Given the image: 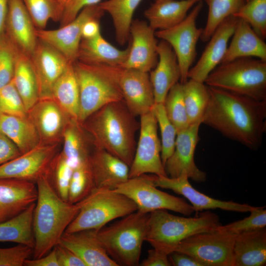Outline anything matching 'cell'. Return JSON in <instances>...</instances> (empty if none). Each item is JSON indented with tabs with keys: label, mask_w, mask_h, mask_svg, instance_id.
I'll use <instances>...</instances> for the list:
<instances>
[{
	"label": "cell",
	"mask_w": 266,
	"mask_h": 266,
	"mask_svg": "<svg viewBox=\"0 0 266 266\" xmlns=\"http://www.w3.org/2000/svg\"><path fill=\"white\" fill-rule=\"evenodd\" d=\"M208 88L209 100L201 124L251 150L258 149L266 131V100Z\"/></svg>",
	"instance_id": "obj_1"
},
{
	"label": "cell",
	"mask_w": 266,
	"mask_h": 266,
	"mask_svg": "<svg viewBox=\"0 0 266 266\" xmlns=\"http://www.w3.org/2000/svg\"><path fill=\"white\" fill-rule=\"evenodd\" d=\"M123 100L107 104L80 123L94 146L106 150L130 166L139 123Z\"/></svg>",
	"instance_id": "obj_2"
},
{
	"label": "cell",
	"mask_w": 266,
	"mask_h": 266,
	"mask_svg": "<svg viewBox=\"0 0 266 266\" xmlns=\"http://www.w3.org/2000/svg\"><path fill=\"white\" fill-rule=\"evenodd\" d=\"M36 184L37 197L33 218V259L46 255L59 244L80 208L79 201L72 203L60 197L49 175L40 177Z\"/></svg>",
	"instance_id": "obj_3"
},
{
	"label": "cell",
	"mask_w": 266,
	"mask_h": 266,
	"mask_svg": "<svg viewBox=\"0 0 266 266\" xmlns=\"http://www.w3.org/2000/svg\"><path fill=\"white\" fill-rule=\"evenodd\" d=\"M221 225L219 216L206 211L194 217L176 216L161 209L149 214L145 241L169 255L185 239L197 233L215 230Z\"/></svg>",
	"instance_id": "obj_4"
},
{
	"label": "cell",
	"mask_w": 266,
	"mask_h": 266,
	"mask_svg": "<svg viewBox=\"0 0 266 266\" xmlns=\"http://www.w3.org/2000/svg\"><path fill=\"white\" fill-rule=\"evenodd\" d=\"M73 66L79 91V123L102 106L123 100L118 81L122 67L78 61Z\"/></svg>",
	"instance_id": "obj_5"
},
{
	"label": "cell",
	"mask_w": 266,
	"mask_h": 266,
	"mask_svg": "<svg viewBox=\"0 0 266 266\" xmlns=\"http://www.w3.org/2000/svg\"><path fill=\"white\" fill-rule=\"evenodd\" d=\"M149 214L137 210L97 230L99 241L118 266L139 265Z\"/></svg>",
	"instance_id": "obj_6"
},
{
	"label": "cell",
	"mask_w": 266,
	"mask_h": 266,
	"mask_svg": "<svg viewBox=\"0 0 266 266\" xmlns=\"http://www.w3.org/2000/svg\"><path fill=\"white\" fill-rule=\"evenodd\" d=\"M204 83L257 100H266V61L248 57L221 63L210 73Z\"/></svg>",
	"instance_id": "obj_7"
},
{
	"label": "cell",
	"mask_w": 266,
	"mask_h": 266,
	"mask_svg": "<svg viewBox=\"0 0 266 266\" xmlns=\"http://www.w3.org/2000/svg\"><path fill=\"white\" fill-rule=\"evenodd\" d=\"M79 202V211L66 233L99 230L109 222L137 210L132 200L114 189L95 188Z\"/></svg>",
	"instance_id": "obj_8"
},
{
	"label": "cell",
	"mask_w": 266,
	"mask_h": 266,
	"mask_svg": "<svg viewBox=\"0 0 266 266\" xmlns=\"http://www.w3.org/2000/svg\"><path fill=\"white\" fill-rule=\"evenodd\" d=\"M114 190L132 200L141 212L166 209L189 216L195 211L184 199L158 189L154 183L153 175L145 174L129 178Z\"/></svg>",
	"instance_id": "obj_9"
},
{
	"label": "cell",
	"mask_w": 266,
	"mask_h": 266,
	"mask_svg": "<svg viewBox=\"0 0 266 266\" xmlns=\"http://www.w3.org/2000/svg\"><path fill=\"white\" fill-rule=\"evenodd\" d=\"M202 6V0H200L179 24L155 32L156 36L167 42L175 53L180 68V82L182 84L188 79V72L197 56V43L203 32L202 28L197 26Z\"/></svg>",
	"instance_id": "obj_10"
},
{
	"label": "cell",
	"mask_w": 266,
	"mask_h": 266,
	"mask_svg": "<svg viewBox=\"0 0 266 266\" xmlns=\"http://www.w3.org/2000/svg\"><path fill=\"white\" fill-rule=\"evenodd\" d=\"M235 236V234L216 229L185 239L174 251L187 254L204 266H233V249Z\"/></svg>",
	"instance_id": "obj_11"
},
{
	"label": "cell",
	"mask_w": 266,
	"mask_h": 266,
	"mask_svg": "<svg viewBox=\"0 0 266 266\" xmlns=\"http://www.w3.org/2000/svg\"><path fill=\"white\" fill-rule=\"evenodd\" d=\"M139 134L129 178L152 173L167 176L161 159V143L158 124L152 110L140 116Z\"/></svg>",
	"instance_id": "obj_12"
},
{
	"label": "cell",
	"mask_w": 266,
	"mask_h": 266,
	"mask_svg": "<svg viewBox=\"0 0 266 266\" xmlns=\"http://www.w3.org/2000/svg\"><path fill=\"white\" fill-rule=\"evenodd\" d=\"M60 144H42L22 153L0 166V178L15 179L36 183L41 177L50 176Z\"/></svg>",
	"instance_id": "obj_13"
},
{
	"label": "cell",
	"mask_w": 266,
	"mask_h": 266,
	"mask_svg": "<svg viewBox=\"0 0 266 266\" xmlns=\"http://www.w3.org/2000/svg\"><path fill=\"white\" fill-rule=\"evenodd\" d=\"M104 13L99 4L88 6L65 26L55 30L36 29L35 33L38 39L54 47L73 64L77 61L84 24L91 19H100Z\"/></svg>",
	"instance_id": "obj_14"
},
{
	"label": "cell",
	"mask_w": 266,
	"mask_h": 266,
	"mask_svg": "<svg viewBox=\"0 0 266 266\" xmlns=\"http://www.w3.org/2000/svg\"><path fill=\"white\" fill-rule=\"evenodd\" d=\"M201 124L198 122L189 125L177 133L174 151L164 165L167 176L174 178L185 173L194 181L202 182L206 180L205 172L197 167L194 160Z\"/></svg>",
	"instance_id": "obj_15"
},
{
	"label": "cell",
	"mask_w": 266,
	"mask_h": 266,
	"mask_svg": "<svg viewBox=\"0 0 266 266\" xmlns=\"http://www.w3.org/2000/svg\"><path fill=\"white\" fill-rule=\"evenodd\" d=\"M27 117L42 144H61L65 129L73 119L52 98L39 99L28 110Z\"/></svg>",
	"instance_id": "obj_16"
},
{
	"label": "cell",
	"mask_w": 266,
	"mask_h": 266,
	"mask_svg": "<svg viewBox=\"0 0 266 266\" xmlns=\"http://www.w3.org/2000/svg\"><path fill=\"white\" fill-rule=\"evenodd\" d=\"M155 32L144 21L135 19L132 21L129 52L122 67L149 73L155 67L158 42Z\"/></svg>",
	"instance_id": "obj_17"
},
{
	"label": "cell",
	"mask_w": 266,
	"mask_h": 266,
	"mask_svg": "<svg viewBox=\"0 0 266 266\" xmlns=\"http://www.w3.org/2000/svg\"><path fill=\"white\" fill-rule=\"evenodd\" d=\"M153 179L155 185L157 187L169 189L186 198L197 213L203 210L217 208L244 213L250 212L257 207L233 201L220 200L209 197L193 187L185 173L174 178L154 175Z\"/></svg>",
	"instance_id": "obj_18"
},
{
	"label": "cell",
	"mask_w": 266,
	"mask_h": 266,
	"mask_svg": "<svg viewBox=\"0 0 266 266\" xmlns=\"http://www.w3.org/2000/svg\"><path fill=\"white\" fill-rule=\"evenodd\" d=\"M238 18L231 16L215 30L196 64L188 72V78L204 82L210 73L222 62Z\"/></svg>",
	"instance_id": "obj_19"
},
{
	"label": "cell",
	"mask_w": 266,
	"mask_h": 266,
	"mask_svg": "<svg viewBox=\"0 0 266 266\" xmlns=\"http://www.w3.org/2000/svg\"><path fill=\"white\" fill-rule=\"evenodd\" d=\"M31 58L38 83L39 99L52 98L55 82L70 63L56 49L39 39Z\"/></svg>",
	"instance_id": "obj_20"
},
{
	"label": "cell",
	"mask_w": 266,
	"mask_h": 266,
	"mask_svg": "<svg viewBox=\"0 0 266 266\" xmlns=\"http://www.w3.org/2000/svg\"><path fill=\"white\" fill-rule=\"evenodd\" d=\"M118 81L123 101L133 115L152 110L155 98L148 72L122 67Z\"/></svg>",
	"instance_id": "obj_21"
},
{
	"label": "cell",
	"mask_w": 266,
	"mask_h": 266,
	"mask_svg": "<svg viewBox=\"0 0 266 266\" xmlns=\"http://www.w3.org/2000/svg\"><path fill=\"white\" fill-rule=\"evenodd\" d=\"M36 27L22 0H8L4 33L20 50L31 56L38 42Z\"/></svg>",
	"instance_id": "obj_22"
},
{
	"label": "cell",
	"mask_w": 266,
	"mask_h": 266,
	"mask_svg": "<svg viewBox=\"0 0 266 266\" xmlns=\"http://www.w3.org/2000/svg\"><path fill=\"white\" fill-rule=\"evenodd\" d=\"M35 184L27 180L0 178V223L19 215L36 202Z\"/></svg>",
	"instance_id": "obj_23"
},
{
	"label": "cell",
	"mask_w": 266,
	"mask_h": 266,
	"mask_svg": "<svg viewBox=\"0 0 266 266\" xmlns=\"http://www.w3.org/2000/svg\"><path fill=\"white\" fill-rule=\"evenodd\" d=\"M89 162L95 188L113 190L129 178L130 166L103 149L94 146Z\"/></svg>",
	"instance_id": "obj_24"
},
{
	"label": "cell",
	"mask_w": 266,
	"mask_h": 266,
	"mask_svg": "<svg viewBox=\"0 0 266 266\" xmlns=\"http://www.w3.org/2000/svg\"><path fill=\"white\" fill-rule=\"evenodd\" d=\"M97 230L65 232L59 244L73 252L86 266H118L99 241Z\"/></svg>",
	"instance_id": "obj_25"
},
{
	"label": "cell",
	"mask_w": 266,
	"mask_h": 266,
	"mask_svg": "<svg viewBox=\"0 0 266 266\" xmlns=\"http://www.w3.org/2000/svg\"><path fill=\"white\" fill-rule=\"evenodd\" d=\"M157 54L158 62L149 74L155 103H163L170 89L180 80L181 71L175 53L167 42L163 40L158 42Z\"/></svg>",
	"instance_id": "obj_26"
},
{
	"label": "cell",
	"mask_w": 266,
	"mask_h": 266,
	"mask_svg": "<svg viewBox=\"0 0 266 266\" xmlns=\"http://www.w3.org/2000/svg\"><path fill=\"white\" fill-rule=\"evenodd\" d=\"M264 40L247 23L238 18L221 63L248 57L266 61V43Z\"/></svg>",
	"instance_id": "obj_27"
},
{
	"label": "cell",
	"mask_w": 266,
	"mask_h": 266,
	"mask_svg": "<svg viewBox=\"0 0 266 266\" xmlns=\"http://www.w3.org/2000/svg\"><path fill=\"white\" fill-rule=\"evenodd\" d=\"M266 264V227L236 234L233 266H263Z\"/></svg>",
	"instance_id": "obj_28"
},
{
	"label": "cell",
	"mask_w": 266,
	"mask_h": 266,
	"mask_svg": "<svg viewBox=\"0 0 266 266\" xmlns=\"http://www.w3.org/2000/svg\"><path fill=\"white\" fill-rule=\"evenodd\" d=\"M129 52V46L120 50L108 42L101 33L91 39L82 38L77 61L88 64H102L121 67Z\"/></svg>",
	"instance_id": "obj_29"
},
{
	"label": "cell",
	"mask_w": 266,
	"mask_h": 266,
	"mask_svg": "<svg viewBox=\"0 0 266 266\" xmlns=\"http://www.w3.org/2000/svg\"><path fill=\"white\" fill-rule=\"evenodd\" d=\"M202 0L155 1L144 11L148 25L155 31L171 28L181 22L188 11Z\"/></svg>",
	"instance_id": "obj_30"
},
{
	"label": "cell",
	"mask_w": 266,
	"mask_h": 266,
	"mask_svg": "<svg viewBox=\"0 0 266 266\" xmlns=\"http://www.w3.org/2000/svg\"><path fill=\"white\" fill-rule=\"evenodd\" d=\"M62 142L63 146L60 152L73 169L89 159L94 147L81 124L74 119L66 127Z\"/></svg>",
	"instance_id": "obj_31"
},
{
	"label": "cell",
	"mask_w": 266,
	"mask_h": 266,
	"mask_svg": "<svg viewBox=\"0 0 266 266\" xmlns=\"http://www.w3.org/2000/svg\"><path fill=\"white\" fill-rule=\"evenodd\" d=\"M12 81L28 112L39 99L38 83L31 56L16 46Z\"/></svg>",
	"instance_id": "obj_32"
},
{
	"label": "cell",
	"mask_w": 266,
	"mask_h": 266,
	"mask_svg": "<svg viewBox=\"0 0 266 266\" xmlns=\"http://www.w3.org/2000/svg\"><path fill=\"white\" fill-rule=\"evenodd\" d=\"M0 132L14 143L21 154L40 144L38 133L27 116L0 113Z\"/></svg>",
	"instance_id": "obj_33"
},
{
	"label": "cell",
	"mask_w": 266,
	"mask_h": 266,
	"mask_svg": "<svg viewBox=\"0 0 266 266\" xmlns=\"http://www.w3.org/2000/svg\"><path fill=\"white\" fill-rule=\"evenodd\" d=\"M73 64H69L55 82L52 98L72 119L78 121L79 91Z\"/></svg>",
	"instance_id": "obj_34"
},
{
	"label": "cell",
	"mask_w": 266,
	"mask_h": 266,
	"mask_svg": "<svg viewBox=\"0 0 266 266\" xmlns=\"http://www.w3.org/2000/svg\"><path fill=\"white\" fill-rule=\"evenodd\" d=\"M142 0H107L99 4L111 16L117 41L125 44L130 37V30L134 12Z\"/></svg>",
	"instance_id": "obj_35"
},
{
	"label": "cell",
	"mask_w": 266,
	"mask_h": 266,
	"mask_svg": "<svg viewBox=\"0 0 266 266\" xmlns=\"http://www.w3.org/2000/svg\"><path fill=\"white\" fill-rule=\"evenodd\" d=\"M35 203L15 217L0 223V242H11L33 248V218Z\"/></svg>",
	"instance_id": "obj_36"
},
{
	"label": "cell",
	"mask_w": 266,
	"mask_h": 266,
	"mask_svg": "<svg viewBox=\"0 0 266 266\" xmlns=\"http://www.w3.org/2000/svg\"><path fill=\"white\" fill-rule=\"evenodd\" d=\"M182 85L189 125L201 123L209 100L208 86L204 82L190 78Z\"/></svg>",
	"instance_id": "obj_37"
},
{
	"label": "cell",
	"mask_w": 266,
	"mask_h": 266,
	"mask_svg": "<svg viewBox=\"0 0 266 266\" xmlns=\"http://www.w3.org/2000/svg\"><path fill=\"white\" fill-rule=\"evenodd\" d=\"M207 3L206 23L200 37L203 42L208 41L219 25L228 17L234 15L246 0H203Z\"/></svg>",
	"instance_id": "obj_38"
},
{
	"label": "cell",
	"mask_w": 266,
	"mask_h": 266,
	"mask_svg": "<svg viewBox=\"0 0 266 266\" xmlns=\"http://www.w3.org/2000/svg\"><path fill=\"white\" fill-rule=\"evenodd\" d=\"M163 104L166 114L177 133L189 126L181 83L178 82L170 89Z\"/></svg>",
	"instance_id": "obj_39"
},
{
	"label": "cell",
	"mask_w": 266,
	"mask_h": 266,
	"mask_svg": "<svg viewBox=\"0 0 266 266\" xmlns=\"http://www.w3.org/2000/svg\"><path fill=\"white\" fill-rule=\"evenodd\" d=\"M37 29H44L49 20L59 22L63 8L57 0H22Z\"/></svg>",
	"instance_id": "obj_40"
},
{
	"label": "cell",
	"mask_w": 266,
	"mask_h": 266,
	"mask_svg": "<svg viewBox=\"0 0 266 266\" xmlns=\"http://www.w3.org/2000/svg\"><path fill=\"white\" fill-rule=\"evenodd\" d=\"M95 188L89 159L73 170L68 201L76 203L86 198Z\"/></svg>",
	"instance_id": "obj_41"
},
{
	"label": "cell",
	"mask_w": 266,
	"mask_h": 266,
	"mask_svg": "<svg viewBox=\"0 0 266 266\" xmlns=\"http://www.w3.org/2000/svg\"><path fill=\"white\" fill-rule=\"evenodd\" d=\"M233 16L247 23L262 38L266 37V0H249Z\"/></svg>",
	"instance_id": "obj_42"
},
{
	"label": "cell",
	"mask_w": 266,
	"mask_h": 266,
	"mask_svg": "<svg viewBox=\"0 0 266 266\" xmlns=\"http://www.w3.org/2000/svg\"><path fill=\"white\" fill-rule=\"evenodd\" d=\"M152 110L160 130L161 159L164 166L174 151L177 132L166 114L163 103H155Z\"/></svg>",
	"instance_id": "obj_43"
},
{
	"label": "cell",
	"mask_w": 266,
	"mask_h": 266,
	"mask_svg": "<svg viewBox=\"0 0 266 266\" xmlns=\"http://www.w3.org/2000/svg\"><path fill=\"white\" fill-rule=\"evenodd\" d=\"M73 170L60 151L53 162L49 177L56 192L65 201H68L69 185Z\"/></svg>",
	"instance_id": "obj_44"
},
{
	"label": "cell",
	"mask_w": 266,
	"mask_h": 266,
	"mask_svg": "<svg viewBox=\"0 0 266 266\" xmlns=\"http://www.w3.org/2000/svg\"><path fill=\"white\" fill-rule=\"evenodd\" d=\"M16 46L5 33L0 35V89L13 78Z\"/></svg>",
	"instance_id": "obj_45"
},
{
	"label": "cell",
	"mask_w": 266,
	"mask_h": 266,
	"mask_svg": "<svg viewBox=\"0 0 266 266\" xmlns=\"http://www.w3.org/2000/svg\"><path fill=\"white\" fill-rule=\"evenodd\" d=\"M250 212L249 216L224 226L221 225L217 230L237 234L266 227V210L264 207H257Z\"/></svg>",
	"instance_id": "obj_46"
},
{
	"label": "cell",
	"mask_w": 266,
	"mask_h": 266,
	"mask_svg": "<svg viewBox=\"0 0 266 266\" xmlns=\"http://www.w3.org/2000/svg\"><path fill=\"white\" fill-rule=\"evenodd\" d=\"M0 113L27 117V110L12 81L0 89Z\"/></svg>",
	"instance_id": "obj_47"
},
{
	"label": "cell",
	"mask_w": 266,
	"mask_h": 266,
	"mask_svg": "<svg viewBox=\"0 0 266 266\" xmlns=\"http://www.w3.org/2000/svg\"><path fill=\"white\" fill-rule=\"evenodd\" d=\"M33 254V248L21 244L0 248V266H23Z\"/></svg>",
	"instance_id": "obj_48"
},
{
	"label": "cell",
	"mask_w": 266,
	"mask_h": 266,
	"mask_svg": "<svg viewBox=\"0 0 266 266\" xmlns=\"http://www.w3.org/2000/svg\"><path fill=\"white\" fill-rule=\"evenodd\" d=\"M101 0H70L64 9L60 20L61 27L73 20L84 7L99 4Z\"/></svg>",
	"instance_id": "obj_49"
},
{
	"label": "cell",
	"mask_w": 266,
	"mask_h": 266,
	"mask_svg": "<svg viewBox=\"0 0 266 266\" xmlns=\"http://www.w3.org/2000/svg\"><path fill=\"white\" fill-rule=\"evenodd\" d=\"M59 266H86L73 252L58 244L55 247Z\"/></svg>",
	"instance_id": "obj_50"
},
{
	"label": "cell",
	"mask_w": 266,
	"mask_h": 266,
	"mask_svg": "<svg viewBox=\"0 0 266 266\" xmlns=\"http://www.w3.org/2000/svg\"><path fill=\"white\" fill-rule=\"evenodd\" d=\"M21 154L14 143L0 132V166Z\"/></svg>",
	"instance_id": "obj_51"
},
{
	"label": "cell",
	"mask_w": 266,
	"mask_h": 266,
	"mask_svg": "<svg viewBox=\"0 0 266 266\" xmlns=\"http://www.w3.org/2000/svg\"><path fill=\"white\" fill-rule=\"evenodd\" d=\"M141 266H170L168 255L157 249L153 248L148 251L147 257L140 264Z\"/></svg>",
	"instance_id": "obj_52"
},
{
	"label": "cell",
	"mask_w": 266,
	"mask_h": 266,
	"mask_svg": "<svg viewBox=\"0 0 266 266\" xmlns=\"http://www.w3.org/2000/svg\"><path fill=\"white\" fill-rule=\"evenodd\" d=\"M171 266H204L191 256L179 251H173L168 255Z\"/></svg>",
	"instance_id": "obj_53"
},
{
	"label": "cell",
	"mask_w": 266,
	"mask_h": 266,
	"mask_svg": "<svg viewBox=\"0 0 266 266\" xmlns=\"http://www.w3.org/2000/svg\"><path fill=\"white\" fill-rule=\"evenodd\" d=\"M25 266H59L55 248L46 255L39 258L27 259Z\"/></svg>",
	"instance_id": "obj_54"
},
{
	"label": "cell",
	"mask_w": 266,
	"mask_h": 266,
	"mask_svg": "<svg viewBox=\"0 0 266 266\" xmlns=\"http://www.w3.org/2000/svg\"><path fill=\"white\" fill-rule=\"evenodd\" d=\"M100 20L93 19L85 23L82 30V38H93L100 33Z\"/></svg>",
	"instance_id": "obj_55"
},
{
	"label": "cell",
	"mask_w": 266,
	"mask_h": 266,
	"mask_svg": "<svg viewBox=\"0 0 266 266\" xmlns=\"http://www.w3.org/2000/svg\"><path fill=\"white\" fill-rule=\"evenodd\" d=\"M8 8V0H0V35L4 32Z\"/></svg>",
	"instance_id": "obj_56"
},
{
	"label": "cell",
	"mask_w": 266,
	"mask_h": 266,
	"mask_svg": "<svg viewBox=\"0 0 266 266\" xmlns=\"http://www.w3.org/2000/svg\"><path fill=\"white\" fill-rule=\"evenodd\" d=\"M57 0L61 5V6L62 7L64 10V9L65 8L66 6L67 5V4L68 3L70 0Z\"/></svg>",
	"instance_id": "obj_57"
},
{
	"label": "cell",
	"mask_w": 266,
	"mask_h": 266,
	"mask_svg": "<svg viewBox=\"0 0 266 266\" xmlns=\"http://www.w3.org/2000/svg\"><path fill=\"white\" fill-rule=\"evenodd\" d=\"M163 0H155V1H160ZM203 1V0H202Z\"/></svg>",
	"instance_id": "obj_58"
},
{
	"label": "cell",
	"mask_w": 266,
	"mask_h": 266,
	"mask_svg": "<svg viewBox=\"0 0 266 266\" xmlns=\"http://www.w3.org/2000/svg\"><path fill=\"white\" fill-rule=\"evenodd\" d=\"M248 0H246V1H248Z\"/></svg>",
	"instance_id": "obj_59"
}]
</instances>
